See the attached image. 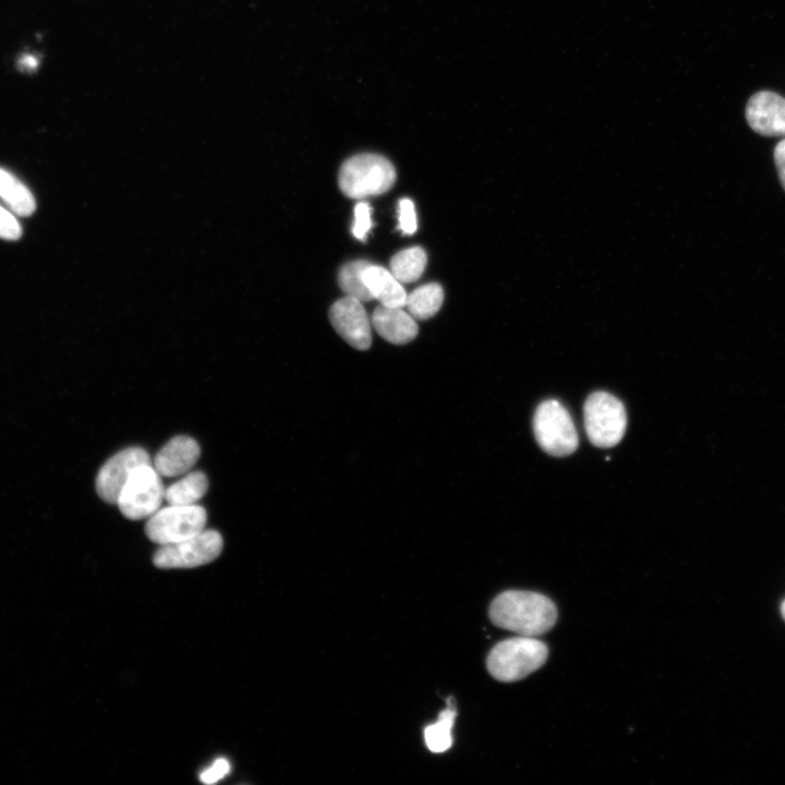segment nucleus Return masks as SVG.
I'll return each instance as SVG.
<instances>
[{
  "label": "nucleus",
  "instance_id": "1",
  "mask_svg": "<svg viewBox=\"0 0 785 785\" xmlns=\"http://www.w3.org/2000/svg\"><path fill=\"white\" fill-rule=\"evenodd\" d=\"M488 615L499 628L519 636L535 637L555 625L557 609L552 600L541 593L509 590L492 601Z\"/></svg>",
  "mask_w": 785,
  "mask_h": 785
},
{
  "label": "nucleus",
  "instance_id": "2",
  "mask_svg": "<svg viewBox=\"0 0 785 785\" xmlns=\"http://www.w3.org/2000/svg\"><path fill=\"white\" fill-rule=\"evenodd\" d=\"M547 656L548 649L544 642L519 636L495 644L487 655L486 667L495 679L511 683L540 668Z\"/></svg>",
  "mask_w": 785,
  "mask_h": 785
},
{
  "label": "nucleus",
  "instance_id": "3",
  "mask_svg": "<svg viewBox=\"0 0 785 785\" xmlns=\"http://www.w3.org/2000/svg\"><path fill=\"white\" fill-rule=\"evenodd\" d=\"M396 181V170L384 156L371 153L355 155L340 167L338 184L342 193L354 200L387 192Z\"/></svg>",
  "mask_w": 785,
  "mask_h": 785
},
{
  "label": "nucleus",
  "instance_id": "4",
  "mask_svg": "<svg viewBox=\"0 0 785 785\" xmlns=\"http://www.w3.org/2000/svg\"><path fill=\"white\" fill-rule=\"evenodd\" d=\"M584 427L590 442L601 448L617 445L627 427L624 403L606 391L592 392L583 406Z\"/></svg>",
  "mask_w": 785,
  "mask_h": 785
},
{
  "label": "nucleus",
  "instance_id": "5",
  "mask_svg": "<svg viewBox=\"0 0 785 785\" xmlns=\"http://www.w3.org/2000/svg\"><path fill=\"white\" fill-rule=\"evenodd\" d=\"M533 432L539 446L548 455L564 457L578 447V433L572 418L561 402L547 399L533 415Z\"/></svg>",
  "mask_w": 785,
  "mask_h": 785
},
{
  "label": "nucleus",
  "instance_id": "6",
  "mask_svg": "<svg viewBox=\"0 0 785 785\" xmlns=\"http://www.w3.org/2000/svg\"><path fill=\"white\" fill-rule=\"evenodd\" d=\"M165 499L160 474L150 463L137 467L121 490L117 505L121 514L131 520L149 518Z\"/></svg>",
  "mask_w": 785,
  "mask_h": 785
},
{
  "label": "nucleus",
  "instance_id": "7",
  "mask_svg": "<svg viewBox=\"0 0 785 785\" xmlns=\"http://www.w3.org/2000/svg\"><path fill=\"white\" fill-rule=\"evenodd\" d=\"M207 514L204 507L169 505L153 514L145 526L147 538L159 544H170L190 538L205 529Z\"/></svg>",
  "mask_w": 785,
  "mask_h": 785
},
{
  "label": "nucleus",
  "instance_id": "8",
  "mask_svg": "<svg viewBox=\"0 0 785 785\" xmlns=\"http://www.w3.org/2000/svg\"><path fill=\"white\" fill-rule=\"evenodd\" d=\"M222 546V536L218 531L204 529L179 542L160 545L153 561L164 569L193 568L216 559Z\"/></svg>",
  "mask_w": 785,
  "mask_h": 785
},
{
  "label": "nucleus",
  "instance_id": "9",
  "mask_svg": "<svg viewBox=\"0 0 785 785\" xmlns=\"http://www.w3.org/2000/svg\"><path fill=\"white\" fill-rule=\"evenodd\" d=\"M150 463L149 455L141 447H129L110 457L96 476V491L101 499L116 504L118 496L133 471Z\"/></svg>",
  "mask_w": 785,
  "mask_h": 785
},
{
  "label": "nucleus",
  "instance_id": "10",
  "mask_svg": "<svg viewBox=\"0 0 785 785\" xmlns=\"http://www.w3.org/2000/svg\"><path fill=\"white\" fill-rule=\"evenodd\" d=\"M329 321L353 348L366 350L371 347V322L360 300L347 295L336 301L329 310Z\"/></svg>",
  "mask_w": 785,
  "mask_h": 785
},
{
  "label": "nucleus",
  "instance_id": "11",
  "mask_svg": "<svg viewBox=\"0 0 785 785\" xmlns=\"http://www.w3.org/2000/svg\"><path fill=\"white\" fill-rule=\"evenodd\" d=\"M745 116L749 126L763 136H785V97L760 90L747 101Z\"/></svg>",
  "mask_w": 785,
  "mask_h": 785
},
{
  "label": "nucleus",
  "instance_id": "12",
  "mask_svg": "<svg viewBox=\"0 0 785 785\" xmlns=\"http://www.w3.org/2000/svg\"><path fill=\"white\" fill-rule=\"evenodd\" d=\"M201 455L198 443L186 435L171 438L155 456L154 468L160 476L185 474L196 463Z\"/></svg>",
  "mask_w": 785,
  "mask_h": 785
},
{
  "label": "nucleus",
  "instance_id": "13",
  "mask_svg": "<svg viewBox=\"0 0 785 785\" xmlns=\"http://www.w3.org/2000/svg\"><path fill=\"white\" fill-rule=\"evenodd\" d=\"M377 334L394 345H404L413 340L419 331L415 318L402 307L378 305L371 318Z\"/></svg>",
  "mask_w": 785,
  "mask_h": 785
},
{
  "label": "nucleus",
  "instance_id": "14",
  "mask_svg": "<svg viewBox=\"0 0 785 785\" xmlns=\"http://www.w3.org/2000/svg\"><path fill=\"white\" fill-rule=\"evenodd\" d=\"M363 280L373 299H377L382 305L390 307L406 305L407 293L390 270L371 264L363 273Z\"/></svg>",
  "mask_w": 785,
  "mask_h": 785
},
{
  "label": "nucleus",
  "instance_id": "15",
  "mask_svg": "<svg viewBox=\"0 0 785 785\" xmlns=\"http://www.w3.org/2000/svg\"><path fill=\"white\" fill-rule=\"evenodd\" d=\"M0 197L12 213L26 217L36 208L29 189L10 171L0 167Z\"/></svg>",
  "mask_w": 785,
  "mask_h": 785
},
{
  "label": "nucleus",
  "instance_id": "16",
  "mask_svg": "<svg viewBox=\"0 0 785 785\" xmlns=\"http://www.w3.org/2000/svg\"><path fill=\"white\" fill-rule=\"evenodd\" d=\"M208 490V479L202 471H192L165 488V499L169 505H194Z\"/></svg>",
  "mask_w": 785,
  "mask_h": 785
},
{
  "label": "nucleus",
  "instance_id": "17",
  "mask_svg": "<svg viewBox=\"0 0 785 785\" xmlns=\"http://www.w3.org/2000/svg\"><path fill=\"white\" fill-rule=\"evenodd\" d=\"M444 301V291L436 282L426 283L414 289L407 295L408 312L415 318L424 321L434 316Z\"/></svg>",
  "mask_w": 785,
  "mask_h": 785
},
{
  "label": "nucleus",
  "instance_id": "18",
  "mask_svg": "<svg viewBox=\"0 0 785 785\" xmlns=\"http://www.w3.org/2000/svg\"><path fill=\"white\" fill-rule=\"evenodd\" d=\"M427 257L421 246H412L396 253L390 259V273L401 283L418 280L426 266Z\"/></svg>",
  "mask_w": 785,
  "mask_h": 785
},
{
  "label": "nucleus",
  "instance_id": "19",
  "mask_svg": "<svg viewBox=\"0 0 785 785\" xmlns=\"http://www.w3.org/2000/svg\"><path fill=\"white\" fill-rule=\"evenodd\" d=\"M456 715L454 704L448 701L447 708L439 713L437 721L425 727V744L432 752H444L452 745L451 729Z\"/></svg>",
  "mask_w": 785,
  "mask_h": 785
},
{
  "label": "nucleus",
  "instance_id": "20",
  "mask_svg": "<svg viewBox=\"0 0 785 785\" xmlns=\"http://www.w3.org/2000/svg\"><path fill=\"white\" fill-rule=\"evenodd\" d=\"M371 265L370 262L360 259L345 264L338 274V282L341 290L348 295L361 302L373 299L363 280L364 270Z\"/></svg>",
  "mask_w": 785,
  "mask_h": 785
},
{
  "label": "nucleus",
  "instance_id": "21",
  "mask_svg": "<svg viewBox=\"0 0 785 785\" xmlns=\"http://www.w3.org/2000/svg\"><path fill=\"white\" fill-rule=\"evenodd\" d=\"M371 228V207L367 203L360 202L354 207L353 235L361 241H365Z\"/></svg>",
  "mask_w": 785,
  "mask_h": 785
},
{
  "label": "nucleus",
  "instance_id": "22",
  "mask_svg": "<svg viewBox=\"0 0 785 785\" xmlns=\"http://www.w3.org/2000/svg\"><path fill=\"white\" fill-rule=\"evenodd\" d=\"M399 229L404 234H412L416 231V215L414 210L413 202L409 198H402L399 201L398 208Z\"/></svg>",
  "mask_w": 785,
  "mask_h": 785
},
{
  "label": "nucleus",
  "instance_id": "23",
  "mask_svg": "<svg viewBox=\"0 0 785 785\" xmlns=\"http://www.w3.org/2000/svg\"><path fill=\"white\" fill-rule=\"evenodd\" d=\"M15 214L0 205V238L17 240L22 235V228Z\"/></svg>",
  "mask_w": 785,
  "mask_h": 785
},
{
  "label": "nucleus",
  "instance_id": "24",
  "mask_svg": "<svg viewBox=\"0 0 785 785\" xmlns=\"http://www.w3.org/2000/svg\"><path fill=\"white\" fill-rule=\"evenodd\" d=\"M230 772V763L225 758H218L214 763L200 774V780L205 784H214L220 781Z\"/></svg>",
  "mask_w": 785,
  "mask_h": 785
},
{
  "label": "nucleus",
  "instance_id": "25",
  "mask_svg": "<svg viewBox=\"0 0 785 785\" xmlns=\"http://www.w3.org/2000/svg\"><path fill=\"white\" fill-rule=\"evenodd\" d=\"M774 162L778 173V179L785 190V138L780 141L774 148Z\"/></svg>",
  "mask_w": 785,
  "mask_h": 785
},
{
  "label": "nucleus",
  "instance_id": "26",
  "mask_svg": "<svg viewBox=\"0 0 785 785\" xmlns=\"http://www.w3.org/2000/svg\"><path fill=\"white\" fill-rule=\"evenodd\" d=\"M20 63L23 65V69L29 70L36 68L37 60L35 57L26 55L20 60Z\"/></svg>",
  "mask_w": 785,
  "mask_h": 785
},
{
  "label": "nucleus",
  "instance_id": "27",
  "mask_svg": "<svg viewBox=\"0 0 785 785\" xmlns=\"http://www.w3.org/2000/svg\"><path fill=\"white\" fill-rule=\"evenodd\" d=\"M781 613L783 615V618L785 619V600L783 601V603L781 605Z\"/></svg>",
  "mask_w": 785,
  "mask_h": 785
}]
</instances>
